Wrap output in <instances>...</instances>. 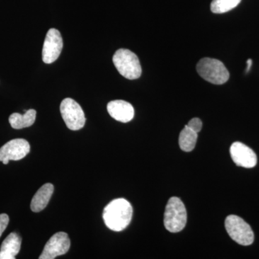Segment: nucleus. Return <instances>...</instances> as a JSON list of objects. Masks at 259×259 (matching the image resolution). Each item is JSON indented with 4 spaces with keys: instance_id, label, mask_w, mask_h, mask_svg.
I'll return each mask as SVG.
<instances>
[{
    "instance_id": "obj_10",
    "label": "nucleus",
    "mask_w": 259,
    "mask_h": 259,
    "mask_svg": "<svg viewBox=\"0 0 259 259\" xmlns=\"http://www.w3.org/2000/svg\"><path fill=\"white\" fill-rule=\"evenodd\" d=\"M230 152L232 159L237 166L250 168L256 165L257 156L254 151L242 143H233Z\"/></svg>"
},
{
    "instance_id": "obj_19",
    "label": "nucleus",
    "mask_w": 259,
    "mask_h": 259,
    "mask_svg": "<svg viewBox=\"0 0 259 259\" xmlns=\"http://www.w3.org/2000/svg\"><path fill=\"white\" fill-rule=\"evenodd\" d=\"M251 65H252L251 59H248V60L247 61V69H246L247 72H248V71H249L250 67H251Z\"/></svg>"
},
{
    "instance_id": "obj_6",
    "label": "nucleus",
    "mask_w": 259,
    "mask_h": 259,
    "mask_svg": "<svg viewBox=\"0 0 259 259\" xmlns=\"http://www.w3.org/2000/svg\"><path fill=\"white\" fill-rule=\"evenodd\" d=\"M60 111L63 120L71 131H79L82 128L86 122L82 108L75 100L66 98L61 102Z\"/></svg>"
},
{
    "instance_id": "obj_12",
    "label": "nucleus",
    "mask_w": 259,
    "mask_h": 259,
    "mask_svg": "<svg viewBox=\"0 0 259 259\" xmlns=\"http://www.w3.org/2000/svg\"><path fill=\"white\" fill-rule=\"evenodd\" d=\"M22 239L15 233H10L3 242L0 248V259H15L21 248Z\"/></svg>"
},
{
    "instance_id": "obj_16",
    "label": "nucleus",
    "mask_w": 259,
    "mask_h": 259,
    "mask_svg": "<svg viewBox=\"0 0 259 259\" xmlns=\"http://www.w3.org/2000/svg\"><path fill=\"white\" fill-rule=\"evenodd\" d=\"M241 0H212L210 5L211 11L215 14H222L234 9Z\"/></svg>"
},
{
    "instance_id": "obj_17",
    "label": "nucleus",
    "mask_w": 259,
    "mask_h": 259,
    "mask_svg": "<svg viewBox=\"0 0 259 259\" xmlns=\"http://www.w3.org/2000/svg\"><path fill=\"white\" fill-rule=\"evenodd\" d=\"M187 127H190L191 130L194 131V132L198 133L202 130V120L198 117H194L188 122L187 125Z\"/></svg>"
},
{
    "instance_id": "obj_1",
    "label": "nucleus",
    "mask_w": 259,
    "mask_h": 259,
    "mask_svg": "<svg viewBox=\"0 0 259 259\" xmlns=\"http://www.w3.org/2000/svg\"><path fill=\"white\" fill-rule=\"evenodd\" d=\"M133 207L125 199H116L104 209L103 219L107 228L120 232L125 229L132 220Z\"/></svg>"
},
{
    "instance_id": "obj_15",
    "label": "nucleus",
    "mask_w": 259,
    "mask_h": 259,
    "mask_svg": "<svg viewBox=\"0 0 259 259\" xmlns=\"http://www.w3.org/2000/svg\"><path fill=\"white\" fill-rule=\"evenodd\" d=\"M197 133L185 126V128L180 133L179 144L181 149L185 152H190L195 147L197 140Z\"/></svg>"
},
{
    "instance_id": "obj_14",
    "label": "nucleus",
    "mask_w": 259,
    "mask_h": 259,
    "mask_svg": "<svg viewBox=\"0 0 259 259\" xmlns=\"http://www.w3.org/2000/svg\"><path fill=\"white\" fill-rule=\"evenodd\" d=\"M36 117V111L33 109L25 111L24 115L15 112L9 117L10 125L14 129L20 130L33 125Z\"/></svg>"
},
{
    "instance_id": "obj_13",
    "label": "nucleus",
    "mask_w": 259,
    "mask_h": 259,
    "mask_svg": "<svg viewBox=\"0 0 259 259\" xmlns=\"http://www.w3.org/2000/svg\"><path fill=\"white\" fill-rule=\"evenodd\" d=\"M54 187L52 184L47 183L42 185L34 197H32L30 208L34 212H39L47 207L54 193Z\"/></svg>"
},
{
    "instance_id": "obj_5",
    "label": "nucleus",
    "mask_w": 259,
    "mask_h": 259,
    "mask_svg": "<svg viewBox=\"0 0 259 259\" xmlns=\"http://www.w3.org/2000/svg\"><path fill=\"white\" fill-rule=\"evenodd\" d=\"M225 226L228 235L238 244L249 245L254 241V234L249 225L241 218L231 214L226 218Z\"/></svg>"
},
{
    "instance_id": "obj_4",
    "label": "nucleus",
    "mask_w": 259,
    "mask_h": 259,
    "mask_svg": "<svg viewBox=\"0 0 259 259\" xmlns=\"http://www.w3.org/2000/svg\"><path fill=\"white\" fill-rule=\"evenodd\" d=\"M197 71L201 77L213 84H223L229 79L230 74L221 61L204 58L197 65Z\"/></svg>"
},
{
    "instance_id": "obj_2",
    "label": "nucleus",
    "mask_w": 259,
    "mask_h": 259,
    "mask_svg": "<svg viewBox=\"0 0 259 259\" xmlns=\"http://www.w3.org/2000/svg\"><path fill=\"white\" fill-rule=\"evenodd\" d=\"M112 61L118 72L126 79L134 80L141 76L142 69L139 58L128 49H121L116 51Z\"/></svg>"
},
{
    "instance_id": "obj_3",
    "label": "nucleus",
    "mask_w": 259,
    "mask_h": 259,
    "mask_svg": "<svg viewBox=\"0 0 259 259\" xmlns=\"http://www.w3.org/2000/svg\"><path fill=\"white\" fill-rule=\"evenodd\" d=\"M187 214L185 204L180 198L171 197L168 200L164 212V226L171 233H178L187 224Z\"/></svg>"
},
{
    "instance_id": "obj_9",
    "label": "nucleus",
    "mask_w": 259,
    "mask_h": 259,
    "mask_svg": "<svg viewBox=\"0 0 259 259\" xmlns=\"http://www.w3.org/2000/svg\"><path fill=\"white\" fill-rule=\"evenodd\" d=\"M70 240L67 233L59 232L54 235L47 242L40 259H54L59 255L66 254L70 248Z\"/></svg>"
},
{
    "instance_id": "obj_8",
    "label": "nucleus",
    "mask_w": 259,
    "mask_h": 259,
    "mask_svg": "<svg viewBox=\"0 0 259 259\" xmlns=\"http://www.w3.org/2000/svg\"><path fill=\"white\" fill-rule=\"evenodd\" d=\"M30 144L26 140H12L0 148V161L8 164L10 161L23 159L30 152Z\"/></svg>"
},
{
    "instance_id": "obj_18",
    "label": "nucleus",
    "mask_w": 259,
    "mask_h": 259,
    "mask_svg": "<svg viewBox=\"0 0 259 259\" xmlns=\"http://www.w3.org/2000/svg\"><path fill=\"white\" fill-rule=\"evenodd\" d=\"M9 221V216H8V214H0V237L3 235L7 227H8Z\"/></svg>"
},
{
    "instance_id": "obj_7",
    "label": "nucleus",
    "mask_w": 259,
    "mask_h": 259,
    "mask_svg": "<svg viewBox=\"0 0 259 259\" xmlns=\"http://www.w3.org/2000/svg\"><path fill=\"white\" fill-rule=\"evenodd\" d=\"M63 39L60 32L55 28L48 31L42 51V59L45 64H50L57 60L62 51Z\"/></svg>"
},
{
    "instance_id": "obj_11",
    "label": "nucleus",
    "mask_w": 259,
    "mask_h": 259,
    "mask_svg": "<svg viewBox=\"0 0 259 259\" xmlns=\"http://www.w3.org/2000/svg\"><path fill=\"white\" fill-rule=\"evenodd\" d=\"M107 111L112 118L119 122H128L134 117V108L124 100H113L107 104Z\"/></svg>"
}]
</instances>
